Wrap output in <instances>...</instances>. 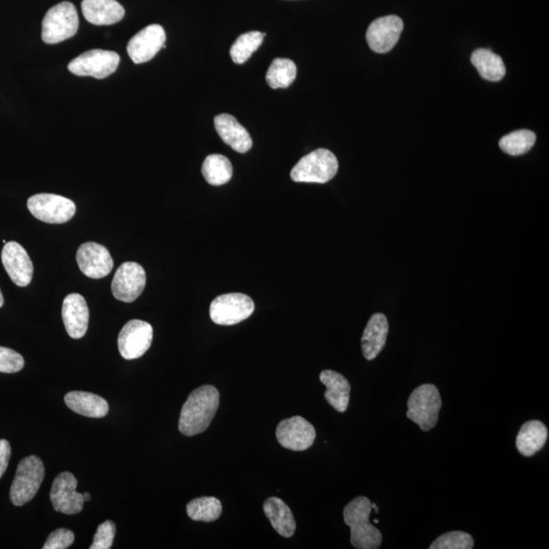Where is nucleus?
Listing matches in <instances>:
<instances>
[{
  "instance_id": "36",
  "label": "nucleus",
  "mask_w": 549,
  "mask_h": 549,
  "mask_svg": "<svg viewBox=\"0 0 549 549\" xmlns=\"http://www.w3.org/2000/svg\"><path fill=\"white\" fill-rule=\"evenodd\" d=\"M11 456V443L6 440H0V480L8 469Z\"/></svg>"
},
{
  "instance_id": "3",
  "label": "nucleus",
  "mask_w": 549,
  "mask_h": 549,
  "mask_svg": "<svg viewBox=\"0 0 549 549\" xmlns=\"http://www.w3.org/2000/svg\"><path fill=\"white\" fill-rule=\"evenodd\" d=\"M407 406V418L417 424L422 432L431 431L438 424L442 399L434 385L419 386L412 392Z\"/></svg>"
},
{
  "instance_id": "29",
  "label": "nucleus",
  "mask_w": 549,
  "mask_h": 549,
  "mask_svg": "<svg viewBox=\"0 0 549 549\" xmlns=\"http://www.w3.org/2000/svg\"><path fill=\"white\" fill-rule=\"evenodd\" d=\"M187 516L201 522H214L222 513V504L214 497H203L193 499L187 505Z\"/></svg>"
},
{
  "instance_id": "6",
  "label": "nucleus",
  "mask_w": 549,
  "mask_h": 549,
  "mask_svg": "<svg viewBox=\"0 0 549 549\" xmlns=\"http://www.w3.org/2000/svg\"><path fill=\"white\" fill-rule=\"evenodd\" d=\"M339 163L335 155L327 149L309 153L298 161L291 171L295 182L327 183L335 178Z\"/></svg>"
},
{
  "instance_id": "16",
  "label": "nucleus",
  "mask_w": 549,
  "mask_h": 549,
  "mask_svg": "<svg viewBox=\"0 0 549 549\" xmlns=\"http://www.w3.org/2000/svg\"><path fill=\"white\" fill-rule=\"evenodd\" d=\"M76 262L81 271L92 279L107 277L114 269V259L105 246L95 243H86L76 252Z\"/></svg>"
},
{
  "instance_id": "14",
  "label": "nucleus",
  "mask_w": 549,
  "mask_h": 549,
  "mask_svg": "<svg viewBox=\"0 0 549 549\" xmlns=\"http://www.w3.org/2000/svg\"><path fill=\"white\" fill-rule=\"evenodd\" d=\"M403 28V20L397 16L378 18L370 25L366 41L372 52H389L398 44Z\"/></svg>"
},
{
  "instance_id": "37",
  "label": "nucleus",
  "mask_w": 549,
  "mask_h": 549,
  "mask_svg": "<svg viewBox=\"0 0 549 549\" xmlns=\"http://www.w3.org/2000/svg\"><path fill=\"white\" fill-rule=\"evenodd\" d=\"M83 497L84 503L91 501V495L89 494V492H84V494H83Z\"/></svg>"
},
{
  "instance_id": "38",
  "label": "nucleus",
  "mask_w": 549,
  "mask_h": 549,
  "mask_svg": "<svg viewBox=\"0 0 549 549\" xmlns=\"http://www.w3.org/2000/svg\"><path fill=\"white\" fill-rule=\"evenodd\" d=\"M4 304V295L2 290H0V307H2Z\"/></svg>"
},
{
  "instance_id": "32",
  "label": "nucleus",
  "mask_w": 549,
  "mask_h": 549,
  "mask_svg": "<svg viewBox=\"0 0 549 549\" xmlns=\"http://www.w3.org/2000/svg\"><path fill=\"white\" fill-rule=\"evenodd\" d=\"M473 537L463 531H452L441 535L429 546L431 549H473Z\"/></svg>"
},
{
  "instance_id": "27",
  "label": "nucleus",
  "mask_w": 549,
  "mask_h": 549,
  "mask_svg": "<svg viewBox=\"0 0 549 549\" xmlns=\"http://www.w3.org/2000/svg\"><path fill=\"white\" fill-rule=\"evenodd\" d=\"M202 173L211 186L219 187L230 181L234 175V167L227 157L212 154L203 161Z\"/></svg>"
},
{
  "instance_id": "34",
  "label": "nucleus",
  "mask_w": 549,
  "mask_h": 549,
  "mask_svg": "<svg viewBox=\"0 0 549 549\" xmlns=\"http://www.w3.org/2000/svg\"><path fill=\"white\" fill-rule=\"evenodd\" d=\"M116 533V526L112 521H105L94 535L93 544L90 549H109L114 545Z\"/></svg>"
},
{
  "instance_id": "12",
  "label": "nucleus",
  "mask_w": 549,
  "mask_h": 549,
  "mask_svg": "<svg viewBox=\"0 0 549 549\" xmlns=\"http://www.w3.org/2000/svg\"><path fill=\"white\" fill-rule=\"evenodd\" d=\"M276 436L283 448L301 452L314 445L316 432L314 426L304 418L293 417L280 422Z\"/></svg>"
},
{
  "instance_id": "11",
  "label": "nucleus",
  "mask_w": 549,
  "mask_h": 549,
  "mask_svg": "<svg viewBox=\"0 0 549 549\" xmlns=\"http://www.w3.org/2000/svg\"><path fill=\"white\" fill-rule=\"evenodd\" d=\"M147 282L144 267L137 263L128 262L118 267L111 290L114 297L123 302H132L143 293Z\"/></svg>"
},
{
  "instance_id": "25",
  "label": "nucleus",
  "mask_w": 549,
  "mask_h": 549,
  "mask_svg": "<svg viewBox=\"0 0 549 549\" xmlns=\"http://www.w3.org/2000/svg\"><path fill=\"white\" fill-rule=\"evenodd\" d=\"M548 438L547 428L538 420L526 422L521 427L516 439V447L520 454L532 457L545 446Z\"/></svg>"
},
{
  "instance_id": "17",
  "label": "nucleus",
  "mask_w": 549,
  "mask_h": 549,
  "mask_svg": "<svg viewBox=\"0 0 549 549\" xmlns=\"http://www.w3.org/2000/svg\"><path fill=\"white\" fill-rule=\"evenodd\" d=\"M2 260L13 283L20 287L31 283L34 267L22 245L16 242L6 243L2 252Z\"/></svg>"
},
{
  "instance_id": "4",
  "label": "nucleus",
  "mask_w": 549,
  "mask_h": 549,
  "mask_svg": "<svg viewBox=\"0 0 549 549\" xmlns=\"http://www.w3.org/2000/svg\"><path fill=\"white\" fill-rule=\"evenodd\" d=\"M79 16L72 3L63 2L49 10L42 22V40L58 44L72 38L79 30Z\"/></svg>"
},
{
  "instance_id": "33",
  "label": "nucleus",
  "mask_w": 549,
  "mask_h": 549,
  "mask_svg": "<svg viewBox=\"0 0 549 549\" xmlns=\"http://www.w3.org/2000/svg\"><path fill=\"white\" fill-rule=\"evenodd\" d=\"M25 361L15 350L0 347V372L15 374L24 369Z\"/></svg>"
},
{
  "instance_id": "20",
  "label": "nucleus",
  "mask_w": 549,
  "mask_h": 549,
  "mask_svg": "<svg viewBox=\"0 0 549 549\" xmlns=\"http://www.w3.org/2000/svg\"><path fill=\"white\" fill-rule=\"evenodd\" d=\"M215 129L223 142L235 151L244 154L251 149L252 139L250 132L235 116L227 114L216 116Z\"/></svg>"
},
{
  "instance_id": "1",
  "label": "nucleus",
  "mask_w": 549,
  "mask_h": 549,
  "mask_svg": "<svg viewBox=\"0 0 549 549\" xmlns=\"http://www.w3.org/2000/svg\"><path fill=\"white\" fill-rule=\"evenodd\" d=\"M220 394L206 385L192 392L183 404L179 428L183 435L194 436L206 432L219 408Z\"/></svg>"
},
{
  "instance_id": "24",
  "label": "nucleus",
  "mask_w": 549,
  "mask_h": 549,
  "mask_svg": "<svg viewBox=\"0 0 549 549\" xmlns=\"http://www.w3.org/2000/svg\"><path fill=\"white\" fill-rule=\"evenodd\" d=\"M264 512L267 519L274 530H276L281 537L290 538L293 537L295 530H297V522L293 513L282 499L272 497L267 499L264 504Z\"/></svg>"
},
{
  "instance_id": "18",
  "label": "nucleus",
  "mask_w": 549,
  "mask_h": 549,
  "mask_svg": "<svg viewBox=\"0 0 549 549\" xmlns=\"http://www.w3.org/2000/svg\"><path fill=\"white\" fill-rule=\"evenodd\" d=\"M90 313L81 294L68 295L62 305V320L69 337L81 339L87 333Z\"/></svg>"
},
{
  "instance_id": "13",
  "label": "nucleus",
  "mask_w": 549,
  "mask_h": 549,
  "mask_svg": "<svg viewBox=\"0 0 549 549\" xmlns=\"http://www.w3.org/2000/svg\"><path fill=\"white\" fill-rule=\"evenodd\" d=\"M77 480L69 473H62L56 476L52 491L51 501L56 512L66 515H76L84 508L83 494L76 491Z\"/></svg>"
},
{
  "instance_id": "28",
  "label": "nucleus",
  "mask_w": 549,
  "mask_h": 549,
  "mask_svg": "<svg viewBox=\"0 0 549 549\" xmlns=\"http://www.w3.org/2000/svg\"><path fill=\"white\" fill-rule=\"evenodd\" d=\"M298 68L290 60L276 59L267 70L266 81L272 89H286L297 79Z\"/></svg>"
},
{
  "instance_id": "22",
  "label": "nucleus",
  "mask_w": 549,
  "mask_h": 549,
  "mask_svg": "<svg viewBox=\"0 0 549 549\" xmlns=\"http://www.w3.org/2000/svg\"><path fill=\"white\" fill-rule=\"evenodd\" d=\"M65 402L70 410L86 418H102L109 411L107 400L88 392H69L65 397Z\"/></svg>"
},
{
  "instance_id": "23",
  "label": "nucleus",
  "mask_w": 549,
  "mask_h": 549,
  "mask_svg": "<svg viewBox=\"0 0 549 549\" xmlns=\"http://www.w3.org/2000/svg\"><path fill=\"white\" fill-rule=\"evenodd\" d=\"M321 382L326 386L325 398L329 404L338 412L348 410L351 386L346 378L334 370H323L320 375Z\"/></svg>"
},
{
  "instance_id": "5",
  "label": "nucleus",
  "mask_w": 549,
  "mask_h": 549,
  "mask_svg": "<svg viewBox=\"0 0 549 549\" xmlns=\"http://www.w3.org/2000/svg\"><path fill=\"white\" fill-rule=\"evenodd\" d=\"M44 464L37 456L24 458L20 462L11 488V501L22 506L32 501L44 481Z\"/></svg>"
},
{
  "instance_id": "15",
  "label": "nucleus",
  "mask_w": 549,
  "mask_h": 549,
  "mask_svg": "<svg viewBox=\"0 0 549 549\" xmlns=\"http://www.w3.org/2000/svg\"><path fill=\"white\" fill-rule=\"evenodd\" d=\"M165 41L163 27L156 24L147 26L130 40L129 56L137 65L150 61L163 48Z\"/></svg>"
},
{
  "instance_id": "9",
  "label": "nucleus",
  "mask_w": 549,
  "mask_h": 549,
  "mask_svg": "<svg viewBox=\"0 0 549 549\" xmlns=\"http://www.w3.org/2000/svg\"><path fill=\"white\" fill-rule=\"evenodd\" d=\"M121 56L115 52L93 49L82 53L68 63L70 73L79 76H93L102 80L116 72Z\"/></svg>"
},
{
  "instance_id": "10",
  "label": "nucleus",
  "mask_w": 549,
  "mask_h": 549,
  "mask_svg": "<svg viewBox=\"0 0 549 549\" xmlns=\"http://www.w3.org/2000/svg\"><path fill=\"white\" fill-rule=\"evenodd\" d=\"M153 341V328L149 322L132 320L126 322L118 336L119 354L132 361L142 357L151 347Z\"/></svg>"
},
{
  "instance_id": "26",
  "label": "nucleus",
  "mask_w": 549,
  "mask_h": 549,
  "mask_svg": "<svg viewBox=\"0 0 549 549\" xmlns=\"http://www.w3.org/2000/svg\"><path fill=\"white\" fill-rule=\"evenodd\" d=\"M471 62L484 80L498 82L505 76V67L501 56L489 49H477L471 55Z\"/></svg>"
},
{
  "instance_id": "19",
  "label": "nucleus",
  "mask_w": 549,
  "mask_h": 549,
  "mask_svg": "<svg viewBox=\"0 0 549 549\" xmlns=\"http://www.w3.org/2000/svg\"><path fill=\"white\" fill-rule=\"evenodd\" d=\"M82 12L84 19L96 26L116 24L125 15L123 6L116 0H83Z\"/></svg>"
},
{
  "instance_id": "2",
  "label": "nucleus",
  "mask_w": 549,
  "mask_h": 549,
  "mask_svg": "<svg viewBox=\"0 0 549 549\" xmlns=\"http://www.w3.org/2000/svg\"><path fill=\"white\" fill-rule=\"evenodd\" d=\"M371 510V503L365 497H358L345 506L344 522L350 528L351 545L357 549H377L382 545L381 531L370 523Z\"/></svg>"
},
{
  "instance_id": "35",
  "label": "nucleus",
  "mask_w": 549,
  "mask_h": 549,
  "mask_svg": "<svg viewBox=\"0 0 549 549\" xmlns=\"http://www.w3.org/2000/svg\"><path fill=\"white\" fill-rule=\"evenodd\" d=\"M75 534L68 529H58L49 535L44 549H66L74 544Z\"/></svg>"
},
{
  "instance_id": "30",
  "label": "nucleus",
  "mask_w": 549,
  "mask_h": 549,
  "mask_svg": "<svg viewBox=\"0 0 549 549\" xmlns=\"http://www.w3.org/2000/svg\"><path fill=\"white\" fill-rule=\"evenodd\" d=\"M537 136L529 130H520L513 131L499 140V147L502 151L511 155V156H520L532 149Z\"/></svg>"
},
{
  "instance_id": "21",
  "label": "nucleus",
  "mask_w": 549,
  "mask_h": 549,
  "mask_svg": "<svg viewBox=\"0 0 549 549\" xmlns=\"http://www.w3.org/2000/svg\"><path fill=\"white\" fill-rule=\"evenodd\" d=\"M389 334V322L383 314L371 315L362 339V354L366 361H374L385 347Z\"/></svg>"
},
{
  "instance_id": "8",
  "label": "nucleus",
  "mask_w": 549,
  "mask_h": 549,
  "mask_svg": "<svg viewBox=\"0 0 549 549\" xmlns=\"http://www.w3.org/2000/svg\"><path fill=\"white\" fill-rule=\"evenodd\" d=\"M27 206L35 218L49 224L67 223L76 211L72 200L52 194L35 195L28 200Z\"/></svg>"
},
{
  "instance_id": "31",
  "label": "nucleus",
  "mask_w": 549,
  "mask_h": 549,
  "mask_svg": "<svg viewBox=\"0 0 549 549\" xmlns=\"http://www.w3.org/2000/svg\"><path fill=\"white\" fill-rule=\"evenodd\" d=\"M263 33L252 31L239 36L230 49L232 60L237 65H243L251 59L253 52L258 51L264 41Z\"/></svg>"
},
{
  "instance_id": "7",
  "label": "nucleus",
  "mask_w": 549,
  "mask_h": 549,
  "mask_svg": "<svg viewBox=\"0 0 549 549\" xmlns=\"http://www.w3.org/2000/svg\"><path fill=\"white\" fill-rule=\"evenodd\" d=\"M255 312V302L243 293H227L216 298L210 306V316L220 326H234Z\"/></svg>"
}]
</instances>
